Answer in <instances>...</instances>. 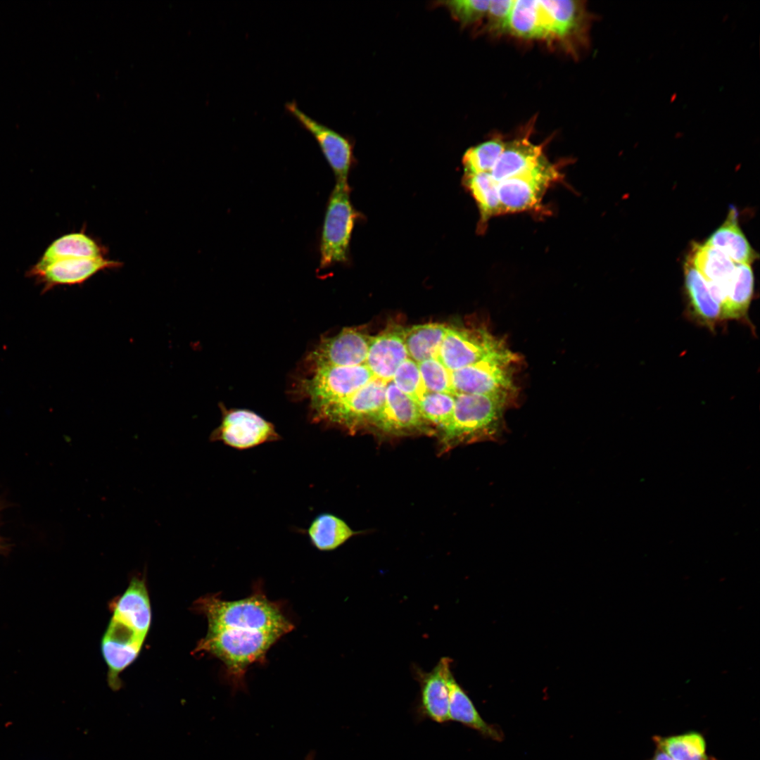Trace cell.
Segmentation results:
<instances>
[{
	"label": "cell",
	"instance_id": "20",
	"mask_svg": "<svg viewBox=\"0 0 760 760\" xmlns=\"http://www.w3.org/2000/svg\"><path fill=\"white\" fill-rule=\"evenodd\" d=\"M113 618L147 635L151 624V607L144 579L134 577L113 608Z\"/></svg>",
	"mask_w": 760,
	"mask_h": 760
},
{
	"label": "cell",
	"instance_id": "27",
	"mask_svg": "<svg viewBox=\"0 0 760 760\" xmlns=\"http://www.w3.org/2000/svg\"><path fill=\"white\" fill-rule=\"evenodd\" d=\"M448 327L426 323L404 328V341L409 357L417 363L436 357Z\"/></svg>",
	"mask_w": 760,
	"mask_h": 760
},
{
	"label": "cell",
	"instance_id": "2",
	"mask_svg": "<svg viewBox=\"0 0 760 760\" xmlns=\"http://www.w3.org/2000/svg\"><path fill=\"white\" fill-rule=\"evenodd\" d=\"M282 636L277 632L246 625L211 627L208 628L194 652L207 653L218 659L225 667L226 676L238 684L243 682L251 666L264 663L270 647Z\"/></svg>",
	"mask_w": 760,
	"mask_h": 760
},
{
	"label": "cell",
	"instance_id": "17",
	"mask_svg": "<svg viewBox=\"0 0 760 760\" xmlns=\"http://www.w3.org/2000/svg\"><path fill=\"white\" fill-rule=\"evenodd\" d=\"M451 659L441 658L429 672L417 671L420 687L419 711L436 723L449 721V691L447 679L450 671Z\"/></svg>",
	"mask_w": 760,
	"mask_h": 760
},
{
	"label": "cell",
	"instance_id": "21",
	"mask_svg": "<svg viewBox=\"0 0 760 760\" xmlns=\"http://www.w3.org/2000/svg\"><path fill=\"white\" fill-rule=\"evenodd\" d=\"M449 691V720L462 724L479 733L484 737L500 742L503 733L495 725L487 723L480 715L473 702L455 679L452 672L448 679Z\"/></svg>",
	"mask_w": 760,
	"mask_h": 760
},
{
	"label": "cell",
	"instance_id": "5",
	"mask_svg": "<svg viewBox=\"0 0 760 760\" xmlns=\"http://www.w3.org/2000/svg\"><path fill=\"white\" fill-rule=\"evenodd\" d=\"M519 361L508 347L480 361L450 372L455 394L507 395L517 390L514 374Z\"/></svg>",
	"mask_w": 760,
	"mask_h": 760
},
{
	"label": "cell",
	"instance_id": "33",
	"mask_svg": "<svg viewBox=\"0 0 760 760\" xmlns=\"http://www.w3.org/2000/svg\"><path fill=\"white\" fill-rule=\"evenodd\" d=\"M454 395L450 393L426 391L417 402L424 418L430 425H434L438 431L443 428L452 418Z\"/></svg>",
	"mask_w": 760,
	"mask_h": 760
},
{
	"label": "cell",
	"instance_id": "12",
	"mask_svg": "<svg viewBox=\"0 0 760 760\" xmlns=\"http://www.w3.org/2000/svg\"><path fill=\"white\" fill-rule=\"evenodd\" d=\"M285 109L315 139L334 172L336 182H348L354 162L353 146L349 138L308 115L295 101L286 103Z\"/></svg>",
	"mask_w": 760,
	"mask_h": 760
},
{
	"label": "cell",
	"instance_id": "28",
	"mask_svg": "<svg viewBox=\"0 0 760 760\" xmlns=\"http://www.w3.org/2000/svg\"><path fill=\"white\" fill-rule=\"evenodd\" d=\"M655 748L667 754L674 760H718L707 753L704 735L688 731L668 736L654 735Z\"/></svg>",
	"mask_w": 760,
	"mask_h": 760
},
{
	"label": "cell",
	"instance_id": "18",
	"mask_svg": "<svg viewBox=\"0 0 760 760\" xmlns=\"http://www.w3.org/2000/svg\"><path fill=\"white\" fill-rule=\"evenodd\" d=\"M408 357L404 328L393 326L372 338L365 364L374 377L387 381Z\"/></svg>",
	"mask_w": 760,
	"mask_h": 760
},
{
	"label": "cell",
	"instance_id": "8",
	"mask_svg": "<svg viewBox=\"0 0 760 760\" xmlns=\"http://www.w3.org/2000/svg\"><path fill=\"white\" fill-rule=\"evenodd\" d=\"M506 348L504 340L486 327H448L436 357L451 372Z\"/></svg>",
	"mask_w": 760,
	"mask_h": 760
},
{
	"label": "cell",
	"instance_id": "3",
	"mask_svg": "<svg viewBox=\"0 0 760 760\" xmlns=\"http://www.w3.org/2000/svg\"><path fill=\"white\" fill-rule=\"evenodd\" d=\"M193 609L205 616L208 627L241 623L283 635L294 628L281 604L270 600L259 585L255 586L249 596L237 600L227 601L218 595H207L194 602Z\"/></svg>",
	"mask_w": 760,
	"mask_h": 760
},
{
	"label": "cell",
	"instance_id": "29",
	"mask_svg": "<svg viewBox=\"0 0 760 760\" xmlns=\"http://www.w3.org/2000/svg\"><path fill=\"white\" fill-rule=\"evenodd\" d=\"M307 533L312 545L321 551L335 550L355 534L345 521L329 513L316 517Z\"/></svg>",
	"mask_w": 760,
	"mask_h": 760
},
{
	"label": "cell",
	"instance_id": "30",
	"mask_svg": "<svg viewBox=\"0 0 760 760\" xmlns=\"http://www.w3.org/2000/svg\"><path fill=\"white\" fill-rule=\"evenodd\" d=\"M507 32L526 39L545 38L537 0L514 1L508 22Z\"/></svg>",
	"mask_w": 760,
	"mask_h": 760
},
{
	"label": "cell",
	"instance_id": "19",
	"mask_svg": "<svg viewBox=\"0 0 760 760\" xmlns=\"http://www.w3.org/2000/svg\"><path fill=\"white\" fill-rule=\"evenodd\" d=\"M685 286L690 316L714 331L722 321L720 305L714 299L704 278L688 257L684 265Z\"/></svg>",
	"mask_w": 760,
	"mask_h": 760
},
{
	"label": "cell",
	"instance_id": "11",
	"mask_svg": "<svg viewBox=\"0 0 760 760\" xmlns=\"http://www.w3.org/2000/svg\"><path fill=\"white\" fill-rule=\"evenodd\" d=\"M369 426L391 436L431 431V425L422 416L417 401L400 391L392 380L386 384L384 403Z\"/></svg>",
	"mask_w": 760,
	"mask_h": 760
},
{
	"label": "cell",
	"instance_id": "6",
	"mask_svg": "<svg viewBox=\"0 0 760 760\" xmlns=\"http://www.w3.org/2000/svg\"><path fill=\"white\" fill-rule=\"evenodd\" d=\"M386 382L374 377L353 394L312 412V421L349 432L369 426L384 403Z\"/></svg>",
	"mask_w": 760,
	"mask_h": 760
},
{
	"label": "cell",
	"instance_id": "22",
	"mask_svg": "<svg viewBox=\"0 0 760 760\" xmlns=\"http://www.w3.org/2000/svg\"><path fill=\"white\" fill-rule=\"evenodd\" d=\"M543 156L542 147L527 139L505 142L490 175L497 183L518 176L533 167Z\"/></svg>",
	"mask_w": 760,
	"mask_h": 760
},
{
	"label": "cell",
	"instance_id": "26",
	"mask_svg": "<svg viewBox=\"0 0 760 760\" xmlns=\"http://www.w3.org/2000/svg\"><path fill=\"white\" fill-rule=\"evenodd\" d=\"M754 274L749 264H737L729 293L721 305V319L745 321L754 294Z\"/></svg>",
	"mask_w": 760,
	"mask_h": 760
},
{
	"label": "cell",
	"instance_id": "25",
	"mask_svg": "<svg viewBox=\"0 0 760 760\" xmlns=\"http://www.w3.org/2000/svg\"><path fill=\"white\" fill-rule=\"evenodd\" d=\"M462 184L477 204L479 212L477 231L483 233L490 218L502 215L498 183L493 179L490 172H480L463 175Z\"/></svg>",
	"mask_w": 760,
	"mask_h": 760
},
{
	"label": "cell",
	"instance_id": "15",
	"mask_svg": "<svg viewBox=\"0 0 760 760\" xmlns=\"http://www.w3.org/2000/svg\"><path fill=\"white\" fill-rule=\"evenodd\" d=\"M372 338L356 328H344L338 334L322 339L309 360L312 368L365 364Z\"/></svg>",
	"mask_w": 760,
	"mask_h": 760
},
{
	"label": "cell",
	"instance_id": "24",
	"mask_svg": "<svg viewBox=\"0 0 760 760\" xmlns=\"http://www.w3.org/2000/svg\"><path fill=\"white\" fill-rule=\"evenodd\" d=\"M105 248L84 231L63 235L49 246L35 264L44 266L65 258H94L105 256Z\"/></svg>",
	"mask_w": 760,
	"mask_h": 760
},
{
	"label": "cell",
	"instance_id": "35",
	"mask_svg": "<svg viewBox=\"0 0 760 760\" xmlns=\"http://www.w3.org/2000/svg\"><path fill=\"white\" fill-rule=\"evenodd\" d=\"M391 380L400 391L412 398L417 403L426 392L422 384L418 364L410 357L398 367Z\"/></svg>",
	"mask_w": 760,
	"mask_h": 760
},
{
	"label": "cell",
	"instance_id": "1",
	"mask_svg": "<svg viewBox=\"0 0 760 760\" xmlns=\"http://www.w3.org/2000/svg\"><path fill=\"white\" fill-rule=\"evenodd\" d=\"M507 395L456 393L452 418L439 433L441 450L459 445L495 440L504 428V414L512 400Z\"/></svg>",
	"mask_w": 760,
	"mask_h": 760
},
{
	"label": "cell",
	"instance_id": "34",
	"mask_svg": "<svg viewBox=\"0 0 760 760\" xmlns=\"http://www.w3.org/2000/svg\"><path fill=\"white\" fill-rule=\"evenodd\" d=\"M417 364L423 386L427 392L455 394L451 386L450 372L436 357Z\"/></svg>",
	"mask_w": 760,
	"mask_h": 760
},
{
	"label": "cell",
	"instance_id": "23",
	"mask_svg": "<svg viewBox=\"0 0 760 760\" xmlns=\"http://www.w3.org/2000/svg\"><path fill=\"white\" fill-rule=\"evenodd\" d=\"M706 243L737 264L750 265L757 257L737 224L735 208L730 210L726 220L711 234Z\"/></svg>",
	"mask_w": 760,
	"mask_h": 760
},
{
	"label": "cell",
	"instance_id": "32",
	"mask_svg": "<svg viewBox=\"0 0 760 760\" xmlns=\"http://www.w3.org/2000/svg\"><path fill=\"white\" fill-rule=\"evenodd\" d=\"M505 143L494 139L467 149L462 160L463 175L490 172L504 149Z\"/></svg>",
	"mask_w": 760,
	"mask_h": 760
},
{
	"label": "cell",
	"instance_id": "31",
	"mask_svg": "<svg viewBox=\"0 0 760 760\" xmlns=\"http://www.w3.org/2000/svg\"><path fill=\"white\" fill-rule=\"evenodd\" d=\"M547 12L552 37H564L578 25L581 6L578 1L541 0Z\"/></svg>",
	"mask_w": 760,
	"mask_h": 760
},
{
	"label": "cell",
	"instance_id": "38",
	"mask_svg": "<svg viewBox=\"0 0 760 760\" xmlns=\"http://www.w3.org/2000/svg\"><path fill=\"white\" fill-rule=\"evenodd\" d=\"M648 760H674V759H672L671 756H669L665 752L661 751L659 749L655 748V751H654L653 755Z\"/></svg>",
	"mask_w": 760,
	"mask_h": 760
},
{
	"label": "cell",
	"instance_id": "10",
	"mask_svg": "<svg viewBox=\"0 0 760 760\" xmlns=\"http://www.w3.org/2000/svg\"><path fill=\"white\" fill-rule=\"evenodd\" d=\"M237 450H246L277 441L281 436L274 425L255 412L242 409L222 410L221 424L209 437Z\"/></svg>",
	"mask_w": 760,
	"mask_h": 760
},
{
	"label": "cell",
	"instance_id": "14",
	"mask_svg": "<svg viewBox=\"0 0 760 760\" xmlns=\"http://www.w3.org/2000/svg\"><path fill=\"white\" fill-rule=\"evenodd\" d=\"M122 262L105 256L94 258H65L44 266L34 265L27 272L42 285V293L58 286L80 284L98 272L122 266Z\"/></svg>",
	"mask_w": 760,
	"mask_h": 760
},
{
	"label": "cell",
	"instance_id": "9",
	"mask_svg": "<svg viewBox=\"0 0 760 760\" xmlns=\"http://www.w3.org/2000/svg\"><path fill=\"white\" fill-rule=\"evenodd\" d=\"M557 167L544 156L531 169L498 182L502 214L535 209L547 188L559 177Z\"/></svg>",
	"mask_w": 760,
	"mask_h": 760
},
{
	"label": "cell",
	"instance_id": "13",
	"mask_svg": "<svg viewBox=\"0 0 760 760\" xmlns=\"http://www.w3.org/2000/svg\"><path fill=\"white\" fill-rule=\"evenodd\" d=\"M146 636L134 627L111 618L101 647L108 667V684L113 690L121 688L120 674L137 658Z\"/></svg>",
	"mask_w": 760,
	"mask_h": 760
},
{
	"label": "cell",
	"instance_id": "37",
	"mask_svg": "<svg viewBox=\"0 0 760 760\" xmlns=\"http://www.w3.org/2000/svg\"><path fill=\"white\" fill-rule=\"evenodd\" d=\"M514 0H490L486 17L490 30L507 32L508 22Z\"/></svg>",
	"mask_w": 760,
	"mask_h": 760
},
{
	"label": "cell",
	"instance_id": "36",
	"mask_svg": "<svg viewBox=\"0 0 760 760\" xmlns=\"http://www.w3.org/2000/svg\"><path fill=\"white\" fill-rule=\"evenodd\" d=\"M490 0H453L441 1L452 18L467 26L485 18Z\"/></svg>",
	"mask_w": 760,
	"mask_h": 760
},
{
	"label": "cell",
	"instance_id": "4",
	"mask_svg": "<svg viewBox=\"0 0 760 760\" xmlns=\"http://www.w3.org/2000/svg\"><path fill=\"white\" fill-rule=\"evenodd\" d=\"M350 194L348 182H336L328 198L319 245L321 269L349 260L352 232L360 217Z\"/></svg>",
	"mask_w": 760,
	"mask_h": 760
},
{
	"label": "cell",
	"instance_id": "7",
	"mask_svg": "<svg viewBox=\"0 0 760 760\" xmlns=\"http://www.w3.org/2000/svg\"><path fill=\"white\" fill-rule=\"evenodd\" d=\"M366 364L350 367H319L302 382L312 412L358 391L374 378Z\"/></svg>",
	"mask_w": 760,
	"mask_h": 760
},
{
	"label": "cell",
	"instance_id": "16",
	"mask_svg": "<svg viewBox=\"0 0 760 760\" xmlns=\"http://www.w3.org/2000/svg\"><path fill=\"white\" fill-rule=\"evenodd\" d=\"M688 257L704 278L712 297L721 308L732 286L736 263L706 243H695Z\"/></svg>",
	"mask_w": 760,
	"mask_h": 760
}]
</instances>
